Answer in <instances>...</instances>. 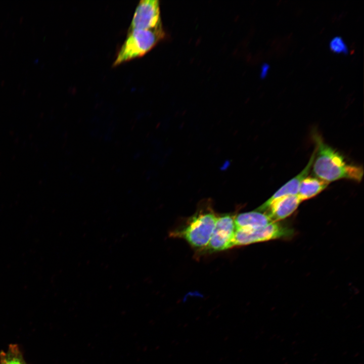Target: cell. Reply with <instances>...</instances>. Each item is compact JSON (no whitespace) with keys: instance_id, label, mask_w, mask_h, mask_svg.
<instances>
[{"instance_id":"cell-1","label":"cell","mask_w":364,"mask_h":364,"mask_svg":"<svg viewBox=\"0 0 364 364\" xmlns=\"http://www.w3.org/2000/svg\"><path fill=\"white\" fill-rule=\"evenodd\" d=\"M315 149L312 165L316 177L330 183L346 179L360 182L363 177L361 166L348 162L343 156L330 146L318 133L313 135Z\"/></svg>"},{"instance_id":"cell-2","label":"cell","mask_w":364,"mask_h":364,"mask_svg":"<svg viewBox=\"0 0 364 364\" xmlns=\"http://www.w3.org/2000/svg\"><path fill=\"white\" fill-rule=\"evenodd\" d=\"M127 32L113 66L144 56L165 36L162 27L148 30L135 29Z\"/></svg>"},{"instance_id":"cell-3","label":"cell","mask_w":364,"mask_h":364,"mask_svg":"<svg viewBox=\"0 0 364 364\" xmlns=\"http://www.w3.org/2000/svg\"><path fill=\"white\" fill-rule=\"evenodd\" d=\"M217 218L212 210H201L189 219L186 226L173 232L171 235L184 239L195 248H206Z\"/></svg>"},{"instance_id":"cell-4","label":"cell","mask_w":364,"mask_h":364,"mask_svg":"<svg viewBox=\"0 0 364 364\" xmlns=\"http://www.w3.org/2000/svg\"><path fill=\"white\" fill-rule=\"evenodd\" d=\"M293 234V230L292 229L278 222H272L256 230H236L233 242V247L286 238L292 236Z\"/></svg>"},{"instance_id":"cell-5","label":"cell","mask_w":364,"mask_h":364,"mask_svg":"<svg viewBox=\"0 0 364 364\" xmlns=\"http://www.w3.org/2000/svg\"><path fill=\"white\" fill-rule=\"evenodd\" d=\"M162 27L159 2L142 0L134 11L128 32L135 29L148 30Z\"/></svg>"},{"instance_id":"cell-6","label":"cell","mask_w":364,"mask_h":364,"mask_svg":"<svg viewBox=\"0 0 364 364\" xmlns=\"http://www.w3.org/2000/svg\"><path fill=\"white\" fill-rule=\"evenodd\" d=\"M235 217L231 214L217 216L212 236L206 247L210 252L223 251L233 247L236 233Z\"/></svg>"},{"instance_id":"cell-7","label":"cell","mask_w":364,"mask_h":364,"mask_svg":"<svg viewBox=\"0 0 364 364\" xmlns=\"http://www.w3.org/2000/svg\"><path fill=\"white\" fill-rule=\"evenodd\" d=\"M301 202L297 195L285 196L265 201L257 210L266 213L274 222H278L292 214Z\"/></svg>"},{"instance_id":"cell-8","label":"cell","mask_w":364,"mask_h":364,"mask_svg":"<svg viewBox=\"0 0 364 364\" xmlns=\"http://www.w3.org/2000/svg\"><path fill=\"white\" fill-rule=\"evenodd\" d=\"M272 222H274L266 213L258 210L240 213L235 217L236 230H256Z\"/></svg>"},{"instance_id":"cell-9","label":"cell","mask_w":364,"mask_h":364,"mask_svg":"<svg viewBox=\"0 0 364 364\" xmlns=\"http://www.w3.org/2000/svg\"><path fill=\"white\" fill-rule=\"evenodd\" d=\"M314 157V151L313 152L308 162L304 168L297 175L284 185L266 201L270 202L285 196L297 195L301 181L307 176L311 169Z\"/></svg>"},{"instance_id":"cell-10","label":"cell","mask_w":364,"mask_h":364,"mask_svg":"<svg viewBox=\"0 0 364 364\" xmlns=\"http://www.w3.org/2000/svg\"><path fill=\"white\" fill-rule=\"evenodd\" d=\"M329 184L317 177L306 176L300 184L297 195L302 201L312 198L324 191Z\"/></svg>"},{"instance_id":"cell-11","label":"cell","mask_w":364,"mask_h":364,"mask_svg":"<svg viewBox=\"0 0 364 364\" xmlns=\"http://www.w3.org/2000/svg\"><path fill=\"white\" fill-rule=\"evenodd\" d=\"M0 364H27L16 344H11L6 351H0Z\"/></svg>"},{"instance_id":"cell-12","label":"cell","mask_w":364,"mask_h":364,"mask_svg":"<svg viewBox=\"0 0 364 364\" xmlns=\"http://www.w3.org/2000/svg\"><path fill=\"white\" fill-rule=\"evenodd\" d=\"M330 49L336 53L347 54L348 52V47L340 36H335L330 41Z\"/></svg>"},{"instance_id":"cell-13","label":"cell","mask_w":364,"mask_h":364,"mask_svg":"<svg viewBox=\"0 0 364 364\" xmlns=\"http://www.w3.org/2000/svg\"><path fill=\"white\" fill-rule=\"evenodd\" d=\"M269 69V66L268 64H264L262 65V68H261V77H264L265 76H266Z\"/></svg>"}]
</instances>
